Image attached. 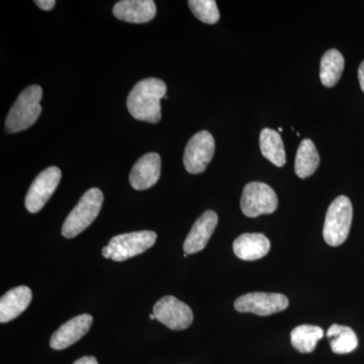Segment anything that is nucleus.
Returning <instances> with one entry per match:
<instances>
[{
    "label": "nucleus",
    "mask_w": 364,
    "mask_h": 364,
    "mask_svg": "<svg viewBox=\"0 0 364 364\" xmlns=\"http://www.w3.org/2000/svg\"><path fill=\"white\" fill-rule=\"evenodd\" d=\"M153 314L157 321L174 331L188 329L193 324V311L176 296H163L155 304Z\"/></svg>",
    "instance_id": "8"
},
{
    "label": "nucleus",
    "mask_w": 364,
    "mask_h": 364,
    "mask_svg": "<svg viewBox=\"0 0 364 364\" xmlns=\"http://www.w3.org/2000/svg\"><path fill=\"white\" fill-rule=\"evenodd\" d=\"M61 170L51 166L36 177L26 196V208L32 214L40 212L51 198L61 181Z\"/></svg>",
    "instance_id": "9"
},
{
    "label": "nucleus",
    "mask_w": 364,
    "mask_h": 364,
    "mask_svg": "<svg viewBox=\"0 0 364 364\" xmlns=\"http://www.w3.org/2000/svg\"><path fill=\"white\" fill-rule=\"evenodd\" d=\"M332 351L336 354H347L355 350L358 336L351 328L338 324L332 325L327 332Z\"/></svg>",
    "instance_id": "21"
},
{
    "label": "nucleus",
    "mask_w": 364,
    "mask_h": 364,
    "mask_svg": "<svg viewBox=\"0 0 364 364\" xmlns=\"http://www.w3.org/2000/svg\"><path fill=\"white\" fill-rule=\"evenodd\" d=\"M35 4L43 11H51L54 9L56 1L55 0H36Z\"/></svg>",
    "instance_id": "23"
},
{
    "label": "nucleus",
    "mask_w": 364,
    "mask_h": 364,
    "mask_svg": "<svg viewBox=\"0 0 364 364\" xmlns=\"http://www.w3.org/2000/svg\"><path fill=\"white\" fill-rule=\"evenodd\" d=\"M167 86L158 78H146L129 93L127 107L134 119L157 124L161 119L160 100L166 97Z\"/></svg>",
    "instance_id": "1"
},
{
    "label": "nucleus",
    "mask_w": 364,
    "mask_h": 364,
    "mask_svg": "<svg viewBox=\"0 0 364 364\" xmlns=\"http://www.w3.org/2000/svg\"><path fill=\"white\" fill-rule=\"evenodd\" d=\"M320 164V156L313 141L306 139L299 144L294 162V171L299 178L312 176Z\"/></svg>",
    "instance_id": "18"
},
{
    "label": "nucleus",
    "mask_w": 364,
    "mask_h": 364,
    "mask_svg": "<svg viewBox=\"0 0 364 364\" xmlns=\"http://www.w3.org/2000/svg\"><path fill=\"white\" fill-rule=\"evenodd\" d=\"M161 174V158L158 153L144 155L134 165L130 173L132 188L136 191H145L152 188L159 181Z\"/></svg>",
    "instance_id": "11"
},
{
    "label": "nucleus",
    "mask_w": 364,
    "mask_h": 364,
    "mask_svg": "<svg viewBox=\"0 0 364 364\" xmlns=\"http://www.w3.org/2000/svg\"><path fill=\"white\" fill-rule=\"evenodd\" d=\"M92 322V316L88 315V314H83V315L67 321L65 324L62 325L52 335L50 346L55 350H63V349L68 348L90 331Z\"/></svg>",
    "instance_id": "12"
},
{
    "label": "nucleus",
    "mask_w": 364,
    "mask_h": 364,
    "mask_svg": "<svg viewBox=\"0 0 364 364\" xmlns=\"http://www.w3.org/2000/svg\"><path fill=\"white\" fill-rule=\"evenodd\" d=\"M353 208L347 196H341L333 200L326 214L323 237L332 247L342 245L350 232Z\"/></svg>",
    "instance_id": "4"
},
{
    "label": "nucleus",
    "mask_w": 364,
    "mask_h": 364,
    "mask_svg": "<svg viewBox=\"0 0 364 364\" xmlns=\"http://www.w3.org/2000/svg\"><path fill=\"white\" fill-rule=\"evenodd\" d=\"M218 215L214 210H207L196 220L183 244L186 254H195L202 251L208 245L210 237L217 228Z\"/></svg>",
    "instance_id": "13"
},
{
    "label": "nucleus",
    "mask_w": 364,
    "mask_h": 364,
    "mask_svg": "<svg viewBox=\"0 0 364 364\" xmlns=\"http://www.w3.org/2000/svg\"><path fill=\"white\" fill-rule=\"evenodd\" d=\"M215 139L208 131L196 133L184 150L183 164L186 171L200 174L205 171L215 154Z\"/></svg>",
    "instance_id": "7"
},
{
    "label": "nucleus",
    "mask_w": 364,
    "mask_h": 364,
    "mask_svg": "<svg viewBox=\"0 0 364 364\" xmlns=\"http://www.w3.org/2000/svg\"><path fill=\"white\" fill-rule=\"evenodd\" d=\"M150 318H151V320H155V318H156V317H155L154 314L152 313L150 315Z\"/></svg>",
    "instance_id": "27"
},
{
    "label": "nucleus",
    "mask_w": 364,
    "mask_h": 364,
    "mask_svg": "<svg viewBox=\"0 0 364 364\" xmlns=\"http://www.w3.org/2000/svg\"><path fill=\"white\" fill-rule=\"evenodd\" d=\"M324 336L322 328L314 325H301L291 333V342L294 348L301 353H311Z\"/></svg>",
    "instance_id": "20"
},
{
    "label": "nucleus",
    "mask_w": 364,
    "mask_h": 364,
    "mask_svg": "<svg viewBox=\"0 0 364 364\" xmlns=\"http://www.w3.org/2000/svg\"><path fill=\"white\" fill-rule=\"evenodd\" d=\"M102 256H104L105 258H111L112 257V251H111V249L109 248V246H107V247L102 248Z\"/></svg>",
    "instance_id": "26"
},
{
    "label": "nucleus",
    "mask_w": 364,
    "mask_h": 364,
    "mask_svg": "<svg viewBox=\"0 0 364 364\" xmlns=\"http://www.w3.org/2000/svg\"><path fill=\"white\" fill-rule=\"evenodd\" d=\"M73 364H98L97 358L93 356H85L76 360Z\"/></svg>",
    "instance_id": "24"
},
{
    "label": "nucleus",
    "mask_w": 364,
    "mask_h": 364,
    "mask_svg": "<svg viewBox=\"0 0 364 364\" xmlns=\"http://www.w3.org/2000/svg\"><path fill=\"white\" fill-rule=\"evenodd\" d=\"M279 205L277 193L267 183L250 182L246 184L241 198V210L248 218L272 214Z\"/></svg>",
    "instance_id": "5"
},
{
    "label": "nucleus",
    "mask_w": 364,
    "mask_h": 364,
    "mask_svg": "<svg viewBox=\"0 0 364 364\" xmlns=\"http://www.w3.org/2000/svg\"><path fill=\"white\" fill-rule=\"evenodd\" d=\"M188 6L198 20L208 25H215L220 20V11L214 0H191Z\"/></svg>",
    "instance_id": "22"
},
{
    "label": "nucleus",
    "mask_w": 364,
    "mask_h": 364,
    "mask_svg": "<svg viewBox=\"0 0 364 364\" xmlns=\"http://www.w3.org/2000/svg\"><path fill=\"white\" fill-rule=\"evenodd\" d=\"M358 80L359 83H360L361 90L364 92V61L358 68Z\"/></svg>",
    "instance_id": "25"
},
{
    "label": "nucleus",
    "mask_w": 364,
    "mask_h": 364,
    "mask_svg": "<svg viewBox=\"0 0 364 364\" xmlns=\"http://www.w3.org/2000/svg\"><path fill=\"white\" fill-rule=\"evenodd\" d=\"M42 97L43 90L39 85H31L21 91L6 117V129L9 133L25 131L37 122L42 112Z\"/></svg>",
    "instance_id": "2"
},
{
    "label": "nucleus",
    "mask_w": 364,
    "mask_h": 364,
    "mask_svg": "<svg viewBox=\"0 0 364 364\" xmlns=\"http://www.w3.org/2000/svg\"><path fill=\"white\" fill-rule=\"evenodd\" d=\"M260 150L263 156L275 166L282 167L287 162L286 150L282 136L277 131L265 128L261 131Z\"/></svg>",
    "instance_id": "17"
},
{
    "label": "nucleus",
    "mask_w": 364,
    "mask_h": 364,
    "mask_svg": "<svg viewBox=\"0 0 364 364\" xmlns=\"http://www.w3.org/2000/svg\"><path fill=\"white\" fill-rule=\"evenodd\" d=\"M33 293L30 287L21 286L7 291L0 299V322L13 321L25 312L32 301Z\"/></svg>",
    "instance_id": "15"
},
{
    "label": "nucleus",
    "mask_w": 364,
    "mask_h": 364,
    "mask_svg": "<svg viewBox=\"0 0 364 364\" xmlns=\"http://www.w3.org/2000/svg\"><path fill=\"white\" fill-rule=\"evenodd\" d=\"M233 250L235 255L242 260H258L269 252L270 241L263 234L246 233L234 241Z\"/></svg>",
    "instance_id": "16"
},
{
    "label": "nucleus",
    "mask_w": 364,
    "mask_h": 364,
    "mask_svg": "<svg viewBox=\"0 0 364 364\" xmlns=\"http://www.w3.org/2000/svg\"><path fill=\"white\" fill-rule=\"evenodd\" d=\"M102 203L104 195L100 189L91 188L86 191L66 218L62 227V235L67 239H72L85 231L97 219L102 210Z\"/></svg>",
    "instance_id": "3"
},
{
    "label": "nucleus",
    "mask_w": 364,
    "mask_h": 364,
    "mask_svg": "<svg viewBox=\"0 0 364 364\" xmlns=\"http://www.w3.org/2000/svg\"><path fill=\"white\" fill-rule=\"evenodd\" d=\"M345 66L344 57L336 49L329 50L321 59V82L326 87H333L340 80Z\"/></svg>",
    "instance_id": "19"
},
{
    "label": "nucleus",
    "mask_w": 364,
    "mask_h": 364,
    "mask_svg": "<svg viewBox=\"0 0 364 364\" xmlns=\"http://www.w3.org/2000/svg\"><path fill=\"white\" fill-rule=\"evenodd\" d=\"M114 16L127 23H149L156 16V4L153 0H122L114 4Z\"/></svg>",
    "instance_id": "14"
},
{
    "label": "nucleus",
    "mask_w": 364,
    "mask_h": 364,
    "mask_svg": "<svg viewBox=\"0 0 364 364\" xmlns=\"http://www.w3.org/2000/svg\"><path fill=\"white\" fill-rule=\"evenodd\" d=\"M156 240L157 234L153 231L117 235L109 243V248L112 251L111 259L117 262L130 259L152 247Z\"/></svg>",
    "instance_id": "6"
},
{
    "label": "nucleus",
    "mask_w": 364,
    "mask_h": 364,
    "mask_svg": "<svg viewBox=\"0 0 364 364\" xmlns=\"http://www.w3.org/2000/svg\"><path fill=\"white\" fill-rule=\"evenodd\" d=\"M236 311L258 316H269L282 312L289 306L284 294L275 293H250L239 296L234 304Z\"/></svg>",
    "instance_id": "10"
}]
</instances>
